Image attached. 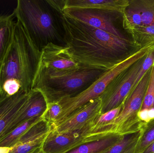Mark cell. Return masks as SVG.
Instances as JSON below:
<instances>
[{
	"label": "cell",
	"mask_w": 154,
	"mask_h": 153,
	"mask_svg": "<svg viewBox=\"0 0 154 153\" xmlns=\"http://www.w3.org/2000/svg\"><path fill=\"white\" fill-rule=\"evenodd\" d=\"M65 46L81 67L107 71L137 48L132 39L116 37L57 11Z\"/></svg>",
	"instance_id": "obj_1"
},
{
	"label": "cell",
	"mask_w": 154,
	"mask_h": 153,
	"mask_svg": "<svg viewBox=\"0 0 154 153\" xmlns=\"http://www.w3.org/2000/svg\"><path fill=\"white\" fill-rule=\"evenodd\" d=\"M40 55L39 49L17 21L12 41L0 66V96L32 90Z\"/></svg>",
	"instance_id": "obj_2"
},
{
	"label": "cell",
	"mask_w": 154,
	"mask_h": 153,
	"mask_svg": "<svg viewBox=\"0 0 154 153\" xmlns=\"http://www.w3.org/2000/svg\"><path fill=\"white\" fill-rule=\"evenodd\" d=\"M12 14L40 51L49 43L65 46L58 13L47 1L19 0Z\"/></svg>",
	"instance_id": "obj_3"
},
{
	"label": "cell",
	"mask_w": 154,
	"mask_h": 153,
	"mask_svg": "<svg viewBox=\"0 0 154 153\" xmlns=\"http://www.w3.org/2000/svg\"><path fill=\"white\" fill-rule=\"evenodd\" d=\"M106 71L84 67L70 71L38 69L32 90L40 91L48 103L58 102L82 92Z\"/></svg>",
	"instance_id": "obj_4"
},
{
	"label": "cell",
	"mask_w": 154,
	"mask_h": 153,
	"mask_svg": "<svg viewBox=\"0 0 154 153\" xmlns=\"http://www.w3.org/2000/svg\"><path fill=\"white\" fill-rule=\"evenodd\" d=\"M154 49V41L136 49L125 60L104 72L98 79L82 92L71 98H65L59 102L61 111L53 126L57 125L67 117L92 100L101 96L111 81L120 73L146 56Z\"/></svg>",
	"instance_id": "obj_5"
},
{
	"label": "cell",
	"mask_w": 154,
	"mask_h": 153,
	"mask_svg": "<svg viewBox=\"0 0 154 153\" xmlns=\"http://www.w3.org/2000/svg\"><path fill=\"white\" fill-rule=\"evenodd\" d=\"M152 68L146 73L123 103L118 116L108 126L110 134L126 135L140 132L145 124L137 117L141 110L151 76Z\"/></svg>",
	"instance_id": "obj_6"
},
{
	"label": "cell",
	"mask_w": 154,
	"mask_h": 153,
	"mask_svg": "<svg viewBox=\"0 0 154 153\" xmlns=\"http://www.w3.org/2000/svg\"><path fill=\"white\" fill-rule=\"evenodd\" d=\"M112 134L96 130L94 123L73 132L60 133L51 130L42 148L45 153H67L82 145Z\"/></svg>",
	"instance_id": "obj_7"
},
{
	"label": "cell",
	"mask_w": 154,
	"mask_h": 153,
	"mask_svg": "<svg viewBox=\"0 0 154 153\" xmlns=\"http://www.w3.org/2000/svg\"><path fill=\"white\" fill-rule=\"evenodd\" d=\"M62 12L68 17L85 22L116 37L128 39L123 31L122 13L89 9H67Z\"/></svg>",
	"instance_id": "obj_8"
},
{
	"label": "cell",
	"mask_w": 154,
	"mask_h": 153,
	"mask_svg": "<svg viewBox=\"0 0 154 153\" xmlns=\"http://www.w3.org/2000/svg\"><path fill=\"white\" fill-rule=\"evenodd\" d=\"M145 57L120 73L109 84L100 96L101 114L123 104L133 90L134 83Z\"/></svg>",
	"instance_id": "obj_9"
},
{
	"label": "cell",
	"mask_w": 154,
	"mask_h": 153,
	"mask_svg": "<svg viewBox=\"0 0 154 153\" xmlns=\"http://www.w3.org/2000/svg\"><path fill=\"white\" fill-rule=\"evenodd\" d=\"M80 67L70 55L66 46L49 43L42 49L38 69L70 71Z\"/></svg>",
	"instance_id": "obj_10"
},
{
	"label": "cell",
	"mask_w": 154,
	"mask_h": 153,
	"mask_svg": "<svg viewBox=\"0 0 154 153\" xmlns=\"http://www.w3.org/2000/svg\"><path fill=\"white\" fill-rule=\"evenodd\" d=\"M101 100L100 97L91 101L60 124L52 127L51 130L63 133L82 129L94 123L101 114Z\"/></svg>",
	"instance_id": "obj_11"
},
{
	"label": "cell",
	"mask_w": 154,
	"mask_h": 153,
	"mask_svg": "<svg viewBox=\"0 0 154 153\" xmlns=\"http://www.w3.org/2000/svg\"><path fill=\"white\" fill-rule=\"evenodd\" d=\"M47 106L48 103L43 94L38 90H32L29 92L23 108L11 123L1 138L23 123L34 118L43 116Z\"/></svg>",
	"instance_id": "obj_12"
},
{
	"label": "cell",
	"mask_w": 154,
	"mask_h": 153,
	"mask_svg": "<svg viewBox=\"0 0 154 153\" xmlns=\"http://www.w3.org/2000/svg\"><path fill=\"white\" fill-rule=\"evenodd\" d=\"M29 93L20 91L13 96H0V138L23 108Z\"/></svg>",
	"instance_id": "obj_13"
},
{
	"label": "cell",
	"mask_w": 154,
	"mask_h": 153,
	"mask_svg": "<svg viewBox=\"0 0 154 153\" xmlns=\"http://www.w3.org/2000/svg\"><path fill=\"white\" fill-rule=\"evenodd\" d=\"M129 4V0H65L63 10L97 9L116 11L123 13Z\"/></svg>",
	"instance_id": "obj_14"
},
{
	"label": "cell",
	"mask_w": 154,
	"mask_h": 153,
	"mask_svg": "<svg viewBox=\"0 0 154 153\" xmlns=\"http://www.w3.org/2000/svg\"><path fill=\"white\" fill-rule=\"evenodd\" d=\"M13 14L0 16V66L11 44L15 22Z\"/></svg>",
	"instance_id": "obj_15"
},
{
	"label": "cell",
	"mask_w": 154,
	"mask_h": 153,
	"mask_svg": "<svg viewBox=\"0 0 154 153\" xmlns=\"http://www.w3.org/2000/svg\"><path fill=\"white\" fill-rule=\"evenodd\" d=\"M122 136L112 134L107 137L82 145L67 153H98L114 145Z\"/></svg>",
	"instance_id": "obj_16"
},
{
	"label": "cell",
	"mask_w": 154,
	"mask_h": 153,
	"mask_svg": "<svg viewBox=\"0 0 154 153\" xmlns=\"http://www.w3.org/2000/svg\"><path fill=\"white\" fill-rule=\"evenodd\" d=\"M43 119V116L34 118L14 128L0 138V147L12 148L18 143L22 136L34 124Z\"/></svg>",
	"instance_id": "obj_17"
},
{
	"label": "cell",
	"mask_w": 154,
	"mask_h": 153,
	"mask_svg": "<svg viewBox=\"0 0 154 153\" xmlns=\"http://www.w3.org/2000/svg\"><path fill=\"white\" fill-rule=\"evenodd\" d=\"M142 26L143 22L140 12L129 3L123 13V29L130 34L134 30Z\"/></svg>",
	"instance_id": "obj_18"
},
{
	"label": "cell",
	"mask_w": 154,
	"mask_h": 153,
	"mask_svg": "<svg viewBox=\"0 0 154 153\" xmlns=\"http://www.w3.org/2000/svg\"><path fill=\"white\" fill-rule=\"evenodd\" d=\"M141 14L143 25H154V0H129Z\"/></svg>",
	"instance_id": "obj_19"
},
{
	"label": "cell",
	"mask_w": 154,
	"mask_h": 153,
	"mask_svg": "<svg viewBox=\"0 0 154 153\" xmlns=\"http://www.w3.org/2000/svg\"><path fill=\"white\" fill-rule=\"evenodd\" d=\"M137 47H141L154 41V25H143L130 33Z\"/></svg>",
	"instance_id": "obj_20"
},
{
	"label": "cell",
	"mask_w": 154,
	"mask_h": 153,
	"mask_svg": "<svg viewBox=\"0 0 154 153\" xmlns=\"http://www.w3.org/2000/svg\"><path fill=\"white\" fill-rule=\"evenodd\" d=\"M143 128L138 133L123 136L114 145L98 153H123L129 146L139 140L143 134Z\"/></svg>",
	"instance_id": "obj_21"
},
{
	"label": "cell",
	"mask_w": 154,
	"mask_h": 153,
	"mask_svg": "<svg viewBox=\"0 0 154 153\" xmlns=\"http://www.w3.org/2000/svg\"><path fill=\"white\" fill-rule=\"evenodd\" d=\"M123 104L119 107L100 114L94 121V125L96 130H100L110 134L108 126L118 116L123 107Z\"/></svg>",
	"instance_id": "obj_22"
},
{
	"label": "cell",
	"mask_w": 154,
	"mask_h": 153,
	"mask_svg": "<svg viewBox=\"0 0 154 153\" xmlns=\"http://www.w3.org/2000/svg\"><path fill=\"white\" fill-rule=\"evenodd\" d=\"M154 142V120L145 124L134 153H143Z\"/></svg>",
	"instance_id": "obj_23"
},
{
	"label": "cell",
	"mask_w": 154,
	"mask_h": 153,
	"mask_svg": "<svg viewBox=\"0 0 154 153\" xmlns=\"http://www.w3.org/2000/svg\"><path fill=\"white\" fill-rule=\"evenodd\" d=\"M154 97V64L152 68L151 76L141 110L153 107Z\"/></svg>",
	"instance_id": "obj_24"
},
{
	"label": "cell",
	"mask_w": 154,
	"mask_h": 153,
	"mask_svg": "<svg viewBox=\"0 0 154 153\" xmlns=\"http://www.w3.org/2000/svg\"><path fill=\"white\" fill-rule=\"evenodd\" d=\"M61 111V107L58 102L48 103L47 110L43 116V119L51 126L57 121Z\"/></svg>",
	"instance_id": "obj_25"
},
{
	"label": "cell",
	"mask_w": 154,
	"mask_h": 153,
	"mask_svg": "<svg viewBox=\"0 0 154 153\" xmlns=\"http://www.w3.org/2000/svg\"><path fill=\"white\" fill-rule=\"evenodd\" d=\"M154 64V49L150 52L144 59L143 63L137 73L136 78L134 83L133 90L136 87L142 78H143L146 73L152 68Z\"/></svg>",
	"instance_id": "obj_26"
},
{
	"label": "cell",
	"mask_w": 154,
	"mask_h": 153,
	"mask_svg": "<svg viewBox=\"0 0 154 153\" xmlns=\"http://www.w3.org/2000/svg\"><path fill=\"white\" fill-rule=\"evenodd\" d=\"M43 143L41 142H36L18 144L11 148L9 153H32L42 147Z\"/></svg>",
	"instance_id": "obj_27"
},
{
	"label": "cell",
	"mask_w": 154,
	"mask_h": 153,
	"mask_svg": "<svg viewBox=\"0 0 154 153\" xmlns=\"http://www.w3.org/2000/svg\"><path fill=\"white\" fill-rule=\"evenodd\" d=\"M137 117L140 121L146 124L154 120V108L141 110L137 113Z\"/></svg>",
	"instance_id": "obj_28"
},
{
	"label": "cell",
	"mask_w": 154,
	"mask_h": 153,
	"mask_svg": "<svg viewBox=\"0 0 154 153\" xmlns=\"http://www.w3.org/2000/svg\"><path fill=\"white\" fill-rule=\"evenodd\" d=\"M139 141V140H138ZM138 141L134 143L131 146H129L127 149L125 150L123 153H134Z\"/></svg>",
	"instance_id": "obj_29"
},
{
	"label": "cell",
	"mask_w": 154,
	"mask_h": 153,
	"mask_svg": "<svg viewBox=\"0 0 154 153\" xmlns=\"http://www.w3.org/2000/svg\"><path fill=\"white\" fill-rule=\"evenodd\" d=\"M143 153H154V142Z\"/></svg>",
	"instance_id": "obj_30"
},
{
	"label": "cell",
	"mask_w": 154,
	"mask_h": 153,
	"mask_svg": "<svg viewBox=\"0 0 154 153\" xmlns=\"http://www.w3.org/2000/svg\"><path fill=\"white\" fill-rule=\"evenodd\" d=\"M11 149L8 147H0V153H9Z\"/></svg>",
	"instance_id": "obj_31"
},
{
	"label": "cell",
	"mask_w": 154,
	"mask_h": 153,
	"mask_svg": "<svg viewBox=\"0 0 154 153\" xmlns=\"http://www.w3.org/2000/svg\"><path fill=\"white\" fill-rule=\"evenodd\" d=\"M45 153L43 152V150H42V147L41 148H38V149L36 150V151H34L33 153Z\"/></svg>",
	"instance_id": "obj_32"
},
{
	"label": "cell",
	"mask_w": 154,
	"mask_h": 153,
	"mask_svg": "<svg viewBox=\"0 0 154 153\" xmlns=\"http://www.w3.org/2000/svg\"><path fill=\"white\" fill-rule=\"evenodd\" d=\"M153 107L154 108V100H153Z\"/></svg>",
	"instance_id": "obj_33"
}]
</instances>
